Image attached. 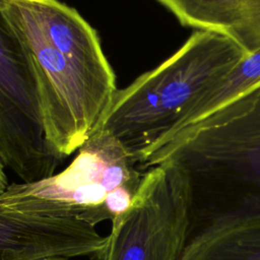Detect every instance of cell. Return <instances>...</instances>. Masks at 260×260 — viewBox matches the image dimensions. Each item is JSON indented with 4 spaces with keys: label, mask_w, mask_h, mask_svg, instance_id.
<instances>
[{
    "label": "cell",
    "mask_w": 260,
    "mask_h": 260,
    "mask_svg": "<svg viewBox=\"0 0 260 260\" xmlns=\"http://www.w3.org/2000/svg\"><path fill=\"white\" fill-rule=\"evenodd\" d=\"M109 236L82 221L0 206V260L90 256L104 260Z\"/></svg>",
    "instance_id": "cell-7"
},
{
    "label": "cell",
    "mask_w": 260,
    "mask_h": 260,
    "mask_svg": "<svg viewBox=\"0 0 260 260\" xmlns=\"http://www.w3.org/2000/svg\"><path fill=\"white\" fill-rule=\"evenodd\" d=\"M40 260H68L67 257H61V256H56V257H48V258H43Z\"/></svg>",
    "instance_id": "cell-12"
},
{
    "label": "cell",
    "mask_w": 260,
    "mask_h": 260,
    "mask_svg": "<svg viewBox=\"0 0 260 260\" xmlns=\"http://www.w3.org/2000/svg\"><path fill=\"white\" fill-rule=\"evenodd\" d=\"M154 166L184 191V250L225 226L260 218V86L158 149L144 168Z\"/></svg>",
    "instance_id": "cell-2"
},
{
    "label": "cell",
    "mask_w": 260,
    "mask_h": 260,
    "mask_svg": "<svg viewBox=\"0 0 260 260\" xmlns=\"http://www.w3.org/2000/svg\"><path fill=\"white\" fill-rule=\"evenodd\" d=\"M182 25L235 43L246 55L260 48V0H157Z\"/></svg>",
    "instance_id": "cell-8"
},
{
    "label": "cell",
    "mask_w": 260,
    "mask_h": 260,
    "mask_svg": "<svg viewBox=\"0 0 260 260\" xmlns=\"http://www.w3.org/2000/svg\"><path fill=\"white\" fill-rule=\"evenodd\" d=\"M31 66L44 129L62 155L94 132L118 89L96 31L58 0H0Z\"/></svg>",
    "instance_id": "cell-1"
},
{
    "label": "cell",
    "mask_w": 260,
    "mask_h": 260,
    "mask_svg": "<svg viewBox=\"0 0 260 260\" xmlns=\"http://www.w3.org/2000/svg\"><path fill=\"white\" fill-rule=\"evenodd\" d=\"M187 207L176 178L159 166L147 169L130 208L112 222L104 260H179Z\"/></svg>",
    "instance_id": "cell-6"
},
{
    "label": "cell",
    "mask_w": 260,
    "mask_h": 260,
    "mask_svg": "<svg viewBox=\"0 0 260 260\" xmlns=\"http://www.w3.org/2000/svg\"><path fill=\"white\" fill-rule=\"evenodd\" d=\"M179 260H260V218L213 233L184 250Z\"/></svg>",
    "instance_id": "cell-10"
},
{
    "label": "cell",
    "mask_w": 260,
    "mask_h": 260,
    "mask_svg": "<svg viewBox=\"0 0 260 260\" xmlns=\"http://www.w3.org/2000/svg\"><path fill=\"white\" fill-rule=\"evenodd\" d=\"M0 172H4V167H3V165L1 164V161H0Z\"/></svg>",
    "instance_id": "cell-13"
},
{
    "label": "cell",
    "mask_w": 260,
    "mask_h": 260,
    "mask_svg": "<svg viewBox=\"0 0 260 260\" xmlns=\"http://www.w3.org/2000/svg\"><path fill=\"white\" fill-rule=\"evenodd\" d=\"M258 86H260V48L245 56L224 78L194 105L169 142Z\"/></svg>",
    "instance_id": "cell-9"
},
{
    "label": "cell",
    "mask_w": 260,
    "mask_h": 260,
    "mask_svg": "<svg viewBox=\"0 0 260 260\" xmlns=\"http://www.w3.org/2000/svg\"><path fill=\"white\" fill-rule=\"evenodd\" d=\"M245 56L229 39L196 30L160 65L117 89L94 131L113 136L143 170L194 105Z\"/></svg>",
    "instance_id": "cell-3"
},
{
    "label": "cell",
    "mask_w": 260,
    "mask_h": 260,
    "mask_svg": "<svg viewBox=\"0 0 260 260\" xmlns=\"http://www.w3.org/2000/svg\"><path fill=\"white\" fill-rule=\"evenodd\" d=\"M7 180L4 172H0V193H2L7 188Z\"/></svg>",
    "instance_id": "cell-11"
},
{
    "label": "cell",
    "mask_w": 260,
    "mask_h": 260,
    "mask_svg": "<svg viewBox=\"0 0 260 260\" xmlns=\"http://www.w3.org/2000/svg\"><path fill=\"white\" fill-rule=\"evenodd\" d=\"M63 158L47 139L31 66L0 9V161L35 183L53 176Z\"/></svg>",
    "instance_id": "cell-5"
},
{
    "label": "cell",
    "mask_w": 260,
    "mask_h": 260,
    "mask_svg": "<svg viewBox=\"0 0 260 260\" xmlns=\"http://www.w3.org/2000/svg\"><path fill=\"white\" fill-rule=\"evenodd\" d=\"M143 170L113 136L94 131L62 172L35 183H14L0 193V206L82 221L114 222L131 206Z\"/></svg>",
    "instance_id": "cell-4"
}]
</instances>
